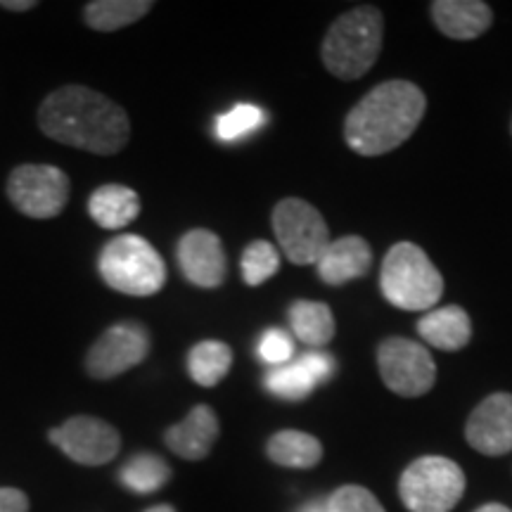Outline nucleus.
<instances>
[{"instance_id":"nucleus-1","label":"nucleus","mask_w":512,"mask_h":512,"mask_svg":"<svg viewBox=\"0 0 512 512\" xmlns=\"http://www.w3.org/2000/svg\"><path fill=\"white\" fill-rule=\"evenodd\" d=\"M38 126L57 143L117 155L131 140V119L117 102L81 83L57 88L38 107Z\"/></svg>"},{"instance_id":"nucleus-2","label":"nucleus","mask_w":512,"mask_h":512,"mask_svg":"<svg viewBox=\"0 0 512 512\" xmlns=\"http://www.w3.org/2000/svg\"><path fill=\"white\" fill-rule=\"evenodd\" d=\"M425 93L411 81H384L344 121V138L363 157L387 155L413 136L425 117Z\"/></svg>"},{"instance_id":"nucleus-3","label":"nucleus","mask_w":512,"mask_h":512,"mask_svg":"<svg viewBox=\"0 0 512 512\" xmlns=\"http://www.w3.org/2000/svg\"><path fill=\"white\" fill-rule=\"evenodd\" d=\"M382 50V12L361 5L344 12L325 36L320 57L337 79L354 81L370 72Z\"/></svg>"},{"instance_id":"nucleus-4","label":"nucleus","mask_w":512,"mask_h":512,"mask_svg":"<svg viewBox=\"0 0 512 512\" xmlns=\"http://www.w3.org/2000/svg\"><path fill=\"white\" fill-rule=\"evenodd\" d=\"M380 287L396 309L432 311L444 294V278L418 245L399 242L384 256Z\"/></svg>"},{"instance_id":"nucleus-5","label":"nucleus","mask_w":512,"mask_h":512,"mask_svg":"<svg viewBox=\"0 0 512 512\" xmlns=\"http://www.w3.org/2000/svg\"><path fill=\"white\" fill-rule=\"evenodd\" d=\"M100 278L128 297H152L166 283V266L155 247L140 235H119L98 256Z\"/></svg>"},{"instance_id":"nucleus-6","label":"nucleus","mask_w":512,"mask_h":512,"mask_svg":"<svg viewBox=\"0 0 512 512\" xmlns=\"http://www.w3.org/2000/svg\"><path fill=\"white\" fill-rule=\"evenodd\" d=\"M465 494V475L458 463L425 456L406 467L399 496L411 512H451Z\"/></svg>"},{"instance_id":"nucleus-7","label":"nucleus","mask_w":512,"mask_h":512,"mask_svg":"<svg viewBox=\"0 0 512 512\" xmlns=\"http://www.w3.org/2000/svg\"><path fill=\"white\" fill-rule=\"evenodd\" d=\"M273 233L292 264H318L320 254L330 245V230L323 214L299 197L280 200L273 209Z\"/></svg>"},{"instance_id":"nucleus-8","label":"nucleus","mask_w":512,"mask_h":512,"mask_svg":"<svg viewBox=\"0 0 512 512\" xmlns=\"http://www.w3.org/2000/svg\"><path fill=\"white\" fill-rule=\"evenodd\" d=\"M72 181L53 164H22L8 178L12 207L29 219H55L67 207Z\"/></svg>"},{"instance_id":"nucleus-9","label":"nucleus","mask_w":512,"mask_h":512,"mask_svg":"<svg viewBox=\"0 0 512 512\" xmlns=\"http://www.w3.org/2000/svg\"><path fill=\"white\" fill-rule=\"evenodd\" d=\"M377 366L384 384L406 399L427 394L437 382V366L430 351L406 337L384 339L377 349Z\"/></svg>"},{"instance_id":"nucleus-10","label":"nucleus","mask_w":512,"mask_h":512,"mask_svg":"<svg viewBox=\"0 0 512 512\" xmlns=\"http://www.w3.org/2000/svg\"><path fill=\"white\" fill-rule=\"evenodd\" d=\"M152 339L145 325L124 320L98 337L86 354V373L95 380H112L140 366L150 354Z\"/></svg>"},{"instance_id":"nucleus-11","label":"nucleus","mask_w":512,"mask_h":512,"mask_svg":"<svg viewBox=\"0 0 512 512\" xmlns=\"http://www.w3.org/2000/svg\"><path fill=\"white\" fill-rule=\"evenodd\" d=\"M48 437L64 456L86 467L112 463L121 448L117 427L91 415H74L60 427H53Z\"/></svg>"},{"instance_id":"nucleus-12","label":"nucleus","mask_w":512,"mask_h":512,"mask_svg":"<svg viewBox=\"0 0 512 512\" xmlns=\"http://www.w3.org/2000/svg\"><path fill=\"white\" fill-rule=\"evenodd\" d=\"M178 266L192 285L214 290L223 285L228 273L226 252H223L221 238L211 230L195 228L185 233L178 242Z\"/></svg>"},{"instance_id":"nucleus-13","label":"nucleus","mask_w":512,"mask_h":512,"mask_svg":"<svg viewBox=\"0 0 512 512\" xmlns=\"http://www.w3.org/2000/svg\"><path fill=\"white\" fill-rule=\"evenodd\" d=\"M465 437L484 456L512 451V394L498 392L479 403L467 420Z\"/></svg>"},{"instance_id":"nucleus-14","label":"nucleus","mask_w":512,"mask_h":512,"mask_svg":"<svg viewBox=\"0 0 512 512\" xmlns=\"http://www.w3.org/2000/svg\"><path fill=\"white\" fill-rule=\"evenodd\" d=\"M219 439V418L211 406H195L178 425L164 432V441L178 458L202 460L207 458Z\"/></svg>"},{"instance_id":"nucleus-15","label":"nucleus","mask_w":512,"mask_h":512,"mask_svg":"<svg viewBox=\"0 0 512 512\" xmlns=\"http://www.w3.org/2000/svg\"><path fill=\"white\" fill-rule=\"evenodd\" d=\"M318 275L328 285H344L349 280L363 278L373 266V249L358 235L330 240L318 259Z\"/></svg>"},{"instance_id":"nucleus-16","label":"nucleus","mask_w":512,"mask_h":512,"mask_svg":"<svg viewBox=\"0 0 512 512\" xmlns=\"http://www.w3.org/2000/svg\"><path fill=\"white\" fill-rule=\"evenodd\" d=\"M441 34L456 41H472L491 27V8L482 0H439L430 5Z\"/></svg>"},{"instance_id":"nucleus-17","label":"nucleus","mask_w":512,"mask_h":512,"mask_svg":"<svg viewBox=\"0 0 512 512\" xmlns=\"http://www.w3.org/2000/svg\"><path fill=\"white\" fill-rule=\"evenodd\" d=\"M88 214L105 230H119L133 223L140 214L138 192L128 185L107 183L100 185L88 200Z\"/></svg>"},{"instance_id":"nucleus-18","label":"nucleus","mask_w":512,"mask_h":512,"mask_svg":"<svg viewBox=\"0 0 512 512\" xmlns=\"http://www.w3.org/2000/svg\"><path fill=\"white\" fill-rule=\"evenodd\" d=\"M418 332L430 347H437L441 351H458L470 342L472 323L465 309H460V306H444V309L427 311L420 318Z\"/></svg>"},{"instance_id":"nucleus-19","label":"nucleus","mask_w":512,"mask_h":512,"mask_svg":"<svg viewBox=\"0 0 512 512\" xmlns=\"http://www.w3.org/2000/svg\"><path fill=\"white\" fill-rule=\"evenodd\" d=\"M268 458L275 465L294 467V470H309L316 467L323 458V444L313 434L299 430L275 432L266 444Z\"/></svg>"},{"instance_id":"nucleus-20","label":"nucleus","mask_w":512,"mask_h":512,"mask_svg":"<svg viewBox=\"0 0 512 512\" xmlns=\"http://www.w3.org/2000/svg\"><path fill=\"white\" fill-rule=\"evenodd\" d=\"M290 325L294 337L304 342L306 347L320 349L332 342L335 337V316H332L330 306L323 302H306L299 299L290 306Z\"/></svg>"},{"instance_id":"nucleus-21","label":"nucleus","mask_w":512,"mask_h":512,"mask_svg":"<svg viewBox=\"0 0 512 512\" xmlns=\"http://www.w3.org/2000/svg\"><path fill=\"white\" fill-rule=\"evenodd\" d=\"M152 10L150 0H95L83 8V19L95 31H119Z\"/></svg>"},{"instance_id":"nucleus-22","label":"nucleus","mask_w":512,"mask_h":512,"mask_svg":"<svg viewBox=\"0 0 512 512\" xmlns=\"http://www.w3.org/2000/svg\"><path fill=\"white\" fill-rule=\"evenodd\" d=\"M233 366V349L228 344L207 339L195 344L188 354V373L200 387H216Z\"/></svg>"},{"instance_id":"nucleus-23","label":"nucleus","mask_w":512,"mask_h":512,"mask_svg":"<svg viewBox=\"0 0 512 512\" xmlns=\"http://www.w3.org/2000/svg\"><path fill=\"white\" fill-rule=\"evenodd\" d=\"M171 479V467L162 456L155 453H138L121 467L119 482L124 489L138 496L155 494Z\"/></svg>"},{"instance_id":"nucleus-24","label":"nucleus","mask_w":512,"mask_h":512,"mask_svg":"<svg viewBox=\"0 0 512 512\" xmlns=\"http://www.w3.org/2000/svg\"><path fill=\"white\" fill-rule=\"evenodd\" d=\"M266 389L273 396L285 401H302L309 396L313 389L318 387V377L311 373V368L306 366V361L302 356L297 361L285 363V366L268 370L266 375Z\"/></svg>"},{"instance_id":"nucleus-25","label":"nucleus","mask_w":512,"mask_h":512,"mask_svg":"<svg viewBox=\"0 0 512 512\" xmlns=\"http://www.w3.org/2000/svg\"><path fill=\"white\" fill-rule=\"evenodd\" d=\"M266 112L252 102H240L233 110L221 114L214 124V133L221 143H238L242 138H249L254 131H259L266 124Z\"/></svg>"},{"instance_id":"nucleus-26","label":"nucleus","mask_w":512,"mask_h":512,"mask_svg":"<svg viewBox=\"0 0 512 512\" xmlns=\"http://www.w3.org/2000/svg\"><path fill=\"white\" fill-rule=\"evenodd\" d=\"M280 268V252L271 242L254 240L245 252H242V280L249 287L264 285L271 280Z\"/></svg>"},{"instance_id":"nucleus-27","label":"nucleus","mask_w":512,"mask_h":512,"mask_svg":"<svg viewBox=\"0 0 512 512\" xmlns=\"http://www.w3.org/2000/svg\"><path fill=\"white\" fill-rule=\"evenodd\" d=\"M325 501H328V512H387L368 489L356 484L342 486Z\"/></svg>"},{"instance_id":"nucleus-28","label":"nucleus","mask_w":512,"mask_h":512,"mask_svg":"<svg viewBox=\"0 0 512 512\" xmlns=\"http://www.w3.org/2000/svg\"><path fill=\"white\" fill-rule=\"evenodd\" d=\"M256 351H259V358L264 363H268V366L280 368V366H285V363L292 361L294 342L285 330L273 328V330H266L264 335H261L259 349Z\"/></svg>"},{"instance_id":"nucleus-29","label":"nucleus","mask_w":512,"mask_h":512,"mask_svg":"<svg viewBox=\"0 0 512 512\" xmlns=\"http://www.w3.org/2000/svg\"><path fill=\"white\" fill-rule=\"evenodd\" d=\"M0 512H29V496L12 486H0Z\"/></svg>"},{"instance_id":"nucleus-30","label":"nucleus","mask_w":512,"mask_h":512,"mask_svg":"<svg viewBox=\"0 0 512 512\" xmlns=\"http://www.w3.org/2000/svg\"><path fill=\"white\" fill-rule=\"evenodd\" d=\"M0 8L10 12H27V10H34L36 3L34 0H0Z\"/></svg>"},{"instance_id":"nucleus-31","label":"nucleus","mask_w":512,"mask_h":512,"mask_svg":"<svg viewBox=\"0 0 512 512\" xmlns=\"http://www.w3.org/2000/svg\"><path fill=\"white\" fill-rule=\"evenodd\" d=\"M297 512H328V501H323V498H313V501L304 503Z\"/></svg>"},{"instance_id":"nucleus-32","label":"nucleus","mask_w":512,"mask_h":512,"mask_svg":"<svg viewBox=\"0 0 512 512\" xmlns=\"http://www.w3.org/2000/svg\"><path fill=\"white\" fill-rule=\"evenodd\" d=\"M475 512H512V510L505 508V505H501V503H486V505H482V508L475 510Z\"/></svg>"},{"instance_id":"nucleus-33","label":"nucleus","mask_w":512,"mask_h":512,"mask_svg":"<svg viewBox=\"0 0 512 512\" xmlns=\"http://www.w3.org/2000/svg\"><path fill=\"white\" fill-rule=\"evenodd\" d=\"M143 512H176V508H174V505H169V503H159V505H152V508H147Z\"/></svg>"}]
</instances>
